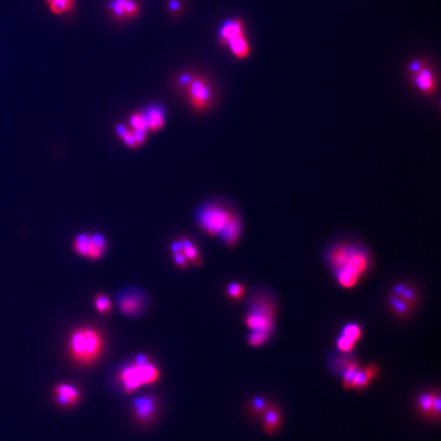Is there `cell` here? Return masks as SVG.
Here are the masks:
<instances>
[{
    "label": "cell",
    "instance_id": "cell-1",
    "mask_svg": "<svg viewBox=\"0 0 441 441\" xmlns=\"http://www.w3.org/2000/svg\"><path fill=\"white\" fill-rule=\"evenodd\" d=\"M328 267L337 283L343 288H353L369 270L370 253L366 247L354 243H337L326 253Z\"/></svg>",
    "mask_w": 441,
    "mask_h": 441
},
{
    "label": "cell",
    "instance_id": "cell-2",
    "mask_svg": "<svg viewBox=\"0 0 441 441\" xmlns=\"http://www.w3.org/2000/svg\"><path fill=\"white\" fill-rule=\"evenodd\" d=\"M104 339L95 328L81 327L75 329L67 340V351L71 358L79 365L90 366L102 355Z\"/></svg>",
    "mask_w": 441,
    "mask_h": 441
},
{
    "label": "cell",
    "instance_id": "cell-3",
    "mask_svg": "<svg viewBox=\"0 0 441 441\" xmlns=\"http://www.w3.org/2000/svg\"><path fill=\"white\" fill-rule=\"evenodd\" d=\"M159 376V370L144 354L137 355L131 363L123 364L115 373L117 383L126 393L155 383Z\"/></svg>",
    "mask_w": 441,
    "mask_h": 441
},
{
    "label": "cell",
    "instance_id": "cell-4",
    "mask_svg": "<svg viewBox=\"0 0 441 441\" xmlns=\"http://www.w3.org/2000/svg\"><path fill=\"white\" fill-rule=\"evenodd\" d=\"M277 314V307L270 294L258 293L249 299V309L245 317L246 326L251 330L272 333Z\"/></svg>",
    "mask_w": 441,
    "mask_h": 441
},
{
    "label": "cell",
    "instance_id": "cell-5",
    "mask_svg": "<svg viewBox=\"0 0 441 441\" xmlns=\"http://www.w3.org/2000/svg\"><path fill=\"white\" fill-rule=\"evenodd\" d=\"M235 215L229 207L219 202L205 203L198 208L196 221L200 228L211 236H219L223 229Z\"/></svg>",
    "mask_w": 441,
    "mask_h": 441
},
{
    "label": "cell",
    "instance_id": "cell-6",
    "mask_svg": "<svg viewBox=\"0 0 441 441\" xmlns=\"http://www.w3.org/2000/svg\"><path fill=\"white\" fill-rule=\"evenodd\" d=\"M115 304L123 315L137 318L146 311L148 296L142 289L129 286L118 292L115 296Z\"/></svg>",
    "mask_w": 441,
    "mask_h": 441
},
{
    "label": "cell",
    "instance_id": "cell-7",
    "mask_svg": "<svg viewBox=\"0 0 441 441\" xmlns=\"http://www.w3.org/2000/svg\"><path fill=\"white\" fill-rule=\"evenodd\" d=\"M191 105L198 111L205 110L214 99V90L212 84L205 78L195 76L186 89Z\"/></svg>",
    "mask_w": 441,
    "mask_h": 441
},
{
    "label": "cell",
    "instance_id": "cell-8",
    "mask_svg": "<svg viewBox=\"0 0 441 441\" xmlns=\"http://www.w3.org/2000/svg\"><path fill=\"white\" fill-rule=\"evenodd\" d=\"M132 408L136 420L141 424H148L155 418L158 406L153 396L145 394L134 399Z\"/></svg>",
    "mask_w": 441,
    "mask_h": 441
},
{
    "label": "cell",
    "instance_id": "cell-9",
    "mask_svg": "<svg viewBox=\"0 0 441 441\" xmlns=\"http://www.w3.org/2000/svg\"><path fill=\"white\" fill-rule=\"evenodd\" d=\"M53 392L56 403L61 407H73L81 398V393L78 387L68 383L57 384L54 387Z\"/></svg>",
    "mask_w": 441,
    "mask_h": 441
},
{
    "label": "cell",
    "instance_id": "cell-10",
    "mask_svg": "<svg viewBox=\"0 0 441 441\" xmlns=\"http://www.w3.org/2000/svg\"><path fill=\"white\" fill-rule=\"evenodd\" d=\"M141 112L146 123L147 131L155 132L164 127L166 121V112L164 106L159 104H150L146 106Z\"/></svg>",
    "mask_w": 441,
    "mask_h": 441
},
{
    "label": "cell",
    "instance_id": "cell-11",
    "mask_svg": "<svg viewBox=\"0 0 441 441\" xmlns=\"http://www.w3.org/2000/svg\"><path fill=\"white\" fill-rule=\"evenodd\" d=\"M242 232L241 220L237 214L231 218L229 223L220 233V237L223 242L228 246H234L238 243Z\"/></svg>",
    "mask_w": 441,
    "mask_h": 441
},
{
    "label": "cell",
    "instance_id": "cell-12",
    "mask_svg": "<svg viewBox=\"0 0 441 441\" xmlns=\"http://www.w3.org/2000/svg\"><path fill=\"white\" fill-rule=\"evenodd\" d=\"M245 34L244 22L241 18H231L225 21L219 32V42L222 46H226L227 42L235 36Z\"/></svg>",
    "mask_w": 441,
    "mask_h": 441
},
{
    "label": "cell",
    "instance_id": "cell-13",
    "mask_svg": "<svg viewBox=\"0 0 441 441\" xmlns=\"http://www.w3.org/2000/svg\"><path fill=\"white\" fill-rule=\"evenodd\" d=\"M413 81L416 87L425 94H431L435 90V77L431 68L426 66V64L420 69L419 72L412 75Z\"/></svg>",
    "mask_w": 441,
    "mask_h": 441
},
{
    "label": "cell",
    "instance_id": "cell-14",
    "mask_svg": "<svg viewBox=\"0 0 441 441\" xmlns=\"http://www.w3.org/2000/svg\"><path fill=\"white\" fill-rule=\"evenodd\" d=\"M262 417L264 429L267 434L273 435L280 429L282 424V415L279 408L271 404Z\"/></svg>",
    "mask_w": 441,
    "mask_h": 441
},
{
    "label": "cell",
    "instance_id": "cell-15",
    "mask_svg": "<svg viewBox=\"0 0 441 441\" xmlns=\"http://www.w3.org/2000/svg\"><path fill=\"white\" fill-rule=\"evenodd\" d=\"M378 374V368L375 365H370L366 368L359 369L358 372L354 378L353 382V389L356 390H363L367 388L375 376Z\"/></svg>",
    "mask_w": 441,
    "mask_h": 441
},
{
    "label": "cell",
    "instance_id": "cell-16",
    "mask_svg": "<svg viewBox=\"0 0 441 441\" xmlns=\"http://www.w3.org/2000/svg\"><path fill=\"white\" fill-rule=\"evenodd\" d=\"M231 52L237 58H246L250 52V46L245 37V34H241L230 39L227 44Z\"/></svg>",
    "mask_w": 441,
    "mask_h": 441
},
{
    "label": "cell",
    "instance_id": "cell-17",
    "mask_svg": "<svg viewBox=\"0 0 441 441\" xmlns=\"http://www.w3.org/2000/svg\"><path fill=\"white\" fill-rule=\"evenodd\" d=\"M388 306L393 315L400 319L410 318L414 311V309L403 298L392 294H390L388 297Z\"/></svg>",
    "mask_w": 441,
    "mask_h": 441
},
{
    "label": "cell",
    "instance_id": "cell-18",
    "mask_svg": "<svg viewBox=\"0 0 441 441\" xmlns=\"http://www.w3.org/2000/svg\"><path fill=\"white\" fill-rule=\"evenodd\" d=\"M179 241L182 245V251L184 252L185 257L187 258L188 262L193 264L194 266H199L201 264V258L199 250L194 242L188 237H181Z\"/></svg>",
    "mask_w": 441,
    "mask_h": 441
},
{
    "label": "cell",
    "instance_id": "cell-19",
    "mask_svg": "<svg viewBox=\"0 0 441 441\" xmlns=\"http://www.w3.org/2000/svg\"><path fill=\"white\" fill-rule=\"evenodd\" d=\"M437 392H429V393H423L418 398V409L419 411L428 417H432V411H433V405L434 400L436 397Z\"/></svg>",
    "mask_w": 441,
    "mask_h": 441
},
{
    "label": "cell",
    "instance_id": "cell-20",
    "mask_svg": "<svg viewBox=\"0 0 441 441\" xmlns=\"http://www.w3.org/2000/svg\"><path fill=\"white\" fill-rule=\"evenodd\" d=\"M92 248V242L89 234H80L76 237L74 241V250L76 253L82 257L89 258V254Z\"/></svg>",
    "mask_w": 441,
    "mask_h": 441
},
{
    "label": "cell",
    "instance_id": "cell-21",
    "mask_svg": "<svg viewBox=\"0 0 441 441\" xmlns=\"http://www.w3.org/2000/svg\"><path fill=\"white\" fill-rule=\"evenodd\" d=\"M271 403L263 397L253 398L248 404V411L254 417H261L269 408Z\"/></svg>",
    "mask_w": 441,
    "mask_h": 441
},
{
    "label": "cell",
    "instance_id": "cell-22",
    "mask_svg": "<svg viewBox=\"0 0 441 441\" xmlns=\"http://www.w3.org/2000/svg\"><path fill=\"white\" fill-rule=\"evenodd\" d=\"M359 369H360V367H359L358 363L353 360L350 364H348V366L342 371V375H343L342 384H343L344 388H346V389L353 388L354 378H355Z\"/></svg>",
    "mask_w": 441,
    "mask_h": 441
},
{
    "label": "cell",
    "instance_id": "cell-23",
    "mask_svg": "<svg viewBox=\"0 0 441 441\" xmlns=\"http://www.w3.org/2000/svg\"><path fill=\"white\" fill-rule=\"evenodd\" d=\"M94 306L98 313L108 315L112 310V305L109 297L104 293H97L94 297Z\"/></svg>",
    "mask_w": 441,
    "mask_h": 441
},
{
    "label": "cell",
    "instance_id": "cell-24",
    "mask_svg": "<svg viewBox=\"0 0 441 441\" xmlns=\"http://www.w3.org/2000/svg\"><path fill=\"white\" fill-rule=\"evenodd\" d=\"M272 333L262 330H253L248 336V343L252 347H259L264 345L269 338L271 337Z\"/></svg>",
    "mask_w": 441,
    "mask_h": 441
},
{
    "label": "cell",
    "instance_id": "cell-25",
    "mask_svg": "<svg viewBox=\"0 0 441 441\" xmlns=\"http://www.w3.org/2000/svg\"><path fill=\"white\" fill-rule=\"evenodd\" d=\"M50 10L55 14H60L71 10L74 6L73 0H52L49 2Z\"/></svg>",
    "mask_w": 441,
    "mask_h": 441
},
{
    "label": "cell",
    "instance_id": "cell-26",
    "mask_svg": "<svg viewBox=\"0 0 441 441\" xmlns=\"http://www.w3.org/2000/svg\"><path fill=\"white\" fill-rule=\"evenodd\" d=\"M399 297L403 298L414 310L417 308L418 304H419V294H418V291L416 290V288L410 285L407 286L405 291Z\"/></svg>",
    "mask_w": 441,
    "mask_h": 441
},
{
    "label": "cell",
    "instance_id": "cell-27",
    "mask_svg": "<svg viewBox=\"0 0 441 441\" xmlns=\"http://www.w3.org/2000/svg\"><path fill=\"white\" fill-rule=\"evenodd\" d=\"M341 335L348 337L350 339L354 340L355 342H358L362 337V329L357 324L354 323L347 324L343 327Z\"/></svg>",
    "mask_w": 441,
    "mask_h": 441
},
{
    "label": "cell",
    "instance_id": "cell-28",
    "mask_svg": "<svg viewBox=\"0 0 441 441\" xmlns=\"http://www.w3.org/2000/svg\"><path fill=\"white\" fill-rule=\"evenodd\" d=\"M108 8L114 18L117 19L126 18L124 11V0H111L108 4Z\"/></svg>",
    "mask_w": 441,
    "mask_h": 441
},
{
    "label": "cell",
    "instance_id": "cell-29",
    "mask_svg": "<svg viewBox=\"0 0 441 441\" xmlns=\"http://www.w3.org/2000/svg\"><path fill=\"white\" fill-rule=\"evenodd\" d=\"M244 292H245L244 286L240 283H237V282L230 283L226 289L227 295L233 300L241 298L244 295Z\"/></svg>",
    "mask_w": 441,
    "mask_h": 441
},
{
    "label": "cell",
    "instance_id": "cell-30",
    "mask_svg": "<svg viewBox=\"0 0 441 441\" xmlns=\"http://www.w3.org/2000/svg\"><path fill=\"white\" fill-rule=\"evenodd\" d=\"M130 125L132 127V130H146V123L144 120V117L141 111L134 112L130 117Z\"/></svg>",
    "mask_w": 441,
    "mask_h": 441
},
{
    "label": "cell",
    "instance_id": "cell-31",
    "mask_svg": "<svg viewBox=\"0 0 441 441\" xmlns=\"http://www.w3.org/2000/svg\"><path fill=\"white\" fill-rule=\"evenodd\" d=\"M356 343H357V342H355L354 340L350 339V338L346 337V336H343V335H341V336L337 339V342H336L338 350H339L341 353H344V354L352 352V351L354 350V347H355Z\"/></svg>",
    "mask_w": 441,
    "mask_h": 441
},
{
    "label": "cell",
    "instance_id": "cell-32",
    "mask_svg": "<svg viewBox=\"0 0 441 441\" xmlns=\"http://www.w3.org/2000/svg\"><path fill=\"white\" fill-rule=\"evenodd\" d=\"M139 4L136 0H124V11L126 17H135L139 13Z\"/></svg>",
    "mask_w": 441,
    "mask_h": 441
},
{
    "label": "cell",
    "instance_id": "cell-33",
    "mask_svg": "<svg viewBox=\"0 0 441 441\" xmlns=\"http://www.w3.org/2000/svg\"><path fill=\"white\" fill-rule=\"evenodd\" d=\"M194 77H195V75H191L190 73H183V74H181V75L178 76V78H177V80H176V83H177V85H178L181 89L186 90L187 87H188V86L190 85V83L192 82V80L194 79Z\"/></svg>",
    "mask_w": 441,
    "mask_h": 441
},
{
    "label": "cell",
    "instance_id": "cell-34",
    "mask_svg": "<svg viewBox=\"0 0 441 441\" xmlns=\"http://www.w3.org/2000/svg\"><path fill=\"white\" fill-rule=\"evenodd\" d=\"M120 137H121V139L123 140V142H124L128 147H130V148H137V147H138V145H137V143H136V141H135V138H134V135H133L132 130L127 129V130L125 131V133H124L122 136H120Z\"/></svg>",
    "mask_w": 441,
    "mask_h": 441
},
{
    "label": "cell",
    "instance_id": "cell-35",
    "mask_svg": "<svg viewBox=\"0 0 441 441\" xmlns=\"http://www.w3.org/2000/svg\"><path fill=\"white\" fill-rule=\"evenodd\" d=\"M173 259H174L175 264L179 268H181V269H187L188 268L189 262H188L187 258L185 257V254H184L183 251H179V252L173 253Z\"/></svg>",
    "mask_w": 441,
    "mask_h": 441
},
{
    "label": "cell",
    "instance_id": "cell-36",
    "mask_svg": "<svg viewBox=\"0 0 441 441\" xmlns=\"http://www.w3.org/2000/svg\"><path fill=\"white\" fill-rule=\"evenodd\" d=\"M90 238H91V242H92V244H93L94 246H96V247H98V248H100V249H102V250H104L105 251V249H106V239L104 238V236H102L101 234H98V233H95V234H91L90 235Z\"/></svg>",
    "mask_w": 441,
    "mask_h": 441
},
{
    "label": "cell",
    "instance_id": "cell-37",
    "mask_svg": "<svg viewBox=\"0 0 441 441\" xmlns=\"http://www.w3.org/2000/svg\"><path fill=\"white\" fill-rule=\"evenodd\" d=\"M135 141L139 146H141L145 143L146 138H147V131L146 130H132Z\"/></svg>",
    "mask_w": 441,
    "mask_h": 441
},
{
    "label": "cell",
    "instance_id": "cell-38",
    "mask_svg": "<svg viewBox=\"0 0 441 441\" xmlns=\"http://www.w3.org/2000/svg\"><path fill=\"white\" fill-rule=\"evenodd\" d=\"M440 413H441V399L439 393L437 392L435 400H434V405H433V411H432V417L436 418V419H439L440 417Z\"/></svg>",
    "mask_w": 441,
    "mask_h": 441
},
{
    "label": "cell",
    "instance_id": "cell-39",
    "mask_svg": "<svg viewBox=\"0 0 441 441\" xmlns=\"http://www.w3.org/2000/svg\"><path fill=\"white\" fill-rule=\"evenodd\" d=\"M424 65H425V62L422 59H415L410 64V72H411V74L414 75L417 72H419Z\"/></svg>",
    "mask_w": 441,
    "mask_h": 441
},
{
    "label": "cell",
    "instance_id": "cell-40",
    "mask_svg": "<svg viewBox=\"0 0 441 441\" xmlns=\"http://www.w3.org/2000/svg\"><path fill=\"white\" fill-rule=\"evenodd\" d=\"M169 9L172 13H178L182 9V4L179 0H170L169 1Z\"/></svg>",
    "mask_w": 441,
    "mask_h": 441
},
{
    "label": "cell",
    "instance_id": "cell-41",
    "mask_svg": "<svg viewBox=\"0 0 441 441\" xmlns=\"http://www.w3.org/2000/svg\"><path fill=\"white\" fill-rule=\"evenodd\" d=\"M407 286H408V284H405V283H399L397 285H394L393 288H392V293L391 294L392 295H396V296H401L402 293L407 288Z\"/></svg>",
    "mask_w": 441,
    "mask_h": 441
},
{
    "label": "cell",
    "instance_id": "cell-42",
    "mask_svg": "<svg viewBox=\"0 0 441 441\" xmlns=\"http://www.w3.org/2000/svg\"><path fill=\"white\" fill-rule=\"evenodd\" d=\"M171 250H172L173 253H176V252L182 251V245H181V242H180V241H174V242L171 244Z\"/></svg>",
    "mask_w": 441,
    "mask_h": 441
},
{
    "label": "cell",
    "instance_id": "cell-43",
    "mask_svg": "<svg viewBox=\"0 0 441 441\" xmlns=\"http://www.w3.org/2000/svg\"><path fill=\"white\" fill-rule=\"evenodd\" d=\"M46 1H47V2H48V3H49V2H50V1H52V0H46Z\"/></svg>",
    "mask_w": 441,
    "mask_h": 441
}]
</instances>
